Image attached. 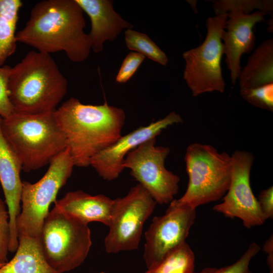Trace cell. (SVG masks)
I'll return each instance as SVG.
<instances>
[{
  "mask_svg": "<svg viewBox=\"0 0 273 273\" xmlns=\"http://www.w3.org/2000/svg\"><path fill=\"white\" fill-rule=\"evenodd\" d=\"M37 182L22 181L21 211L16 219L17 237L39 239L49 207L70 177L74 164L68 149L56 156Z\"/></svg>",
  "mask_w": 273,
  "mask_h": 273,
  "instance_id": "7",
  "label": "cell"
},
{
  "mask_svg": "<svg viewBox=\"0 0 273 273\" xmlns=\"http://www.w3.org/2000/svg\"><path fill=\"white\" fill-rule=\"evenodd\" d=\"M260 250V247L253 242L241 257L233 264L219 268L207 267L194 273H252L249 269L250 263Z\"/></svg>",
  "mask_w": 273,
  "mask_h": 273,
  "instance_id": "25",
  "label": "cell"
},
{
  "mask_svg": "<svg viewBox=\"0 0 273 273\" xmlns=\"http://www.w3.org/2000/svg\"><path fill=\"white\" fill-rule=\"evenodd\" d=\"M185 162L189 177L187 190L169 204L196 209L224 196L231 180V155L219 153L210 145L193 143L186 149Z\"/></svg>",
  "mask_w": 273,
  "mask_h": 273,
  "instance_id": "5",
  "label": "cell"
},
{
  "mask_svg": "<svg viewBox=\"0 0 273 273\" xmlns=\"http://www.w3.org/2000/svg\"><path fill=\"white\" fill-rule=\"evenodd\" d=\"M124 36L125 44L129 50L163 66L167 65L168 59L166 55L147 34L129 29L125 31Z\"/></svg>",
  "mask_w": 273,
  "mask_h": 273,
  "instance_id": "22",
  "label": "cell"
},
{
  "mask_svg": "<svg viewBox=\"0 0 273 273\" xmlns=\"http://www.w3.org/2000/svg\"><path fill=\"white\" fill-rule=\"evenodd\" d=\"M259 207L266 219L273 217V187L262 190L257 198Z\"/></svg>",
  "mask_w": 273,
  "mask_h": 273,
  "instance_id": "29",
  "label": "cell"
},
{
  "mask_svg": "<svg viewBox=\"0 0 273 273\" xmlns=\"http://www.w3.org/2000/svg\"><path fill=\"white\" fill-rule=\"evenodd\" d=\"M157 203L140 184L131 188L123 197L115 199V205L104 240L108 253L138 249L146 221Z\"/></svg>",
  "mask_w": 273,
  "mask_h": 273,
  "instance_id": "9",
  "label": "cell"
},
{
  "mask_svg": "<svg viewBox=\"0 0 273 273\" xmlns=\"http://www.w3.org/2000/svg\"><path fill=\"white\" fill-rule=\"evenodd\" d=\"M241 97L256 107L273 111V83L252 88L240 89Z\"/></svg>",
  "mask_w": 273,
  "mask_h": 273,
  "instance_id": "24",
  "label": "cell"
},
{
  "mask_svg": "<svg viewBox=\"0 0 273 273\" xmlns=\"http://www.w3.org/2000/svg\"><path fill=\"white\" fill-rule=\"evenodd\" d=\"M12 67L5 65L0 67V116L8 117L14 109L9 95V80Z\"/></svg>",
  "mask_w": 273,
  "mask_h": 273,
  "instance_id": "26",
  "label": "cell"
},
{
  "mask_svg": "<svg viewBox=\"0 0 273 273\" xmlns=\"http://www.w3.org/2000/svg\"><path fill=\"white\" fill-rule=\"evenodd\" d=\"M0 116V183L8 207L10 223L9 251L14 252L18 246L16 219L21 211L22 181V164L18 155L5 137Z\"/></svg>",
  "mask_w": 273,
  "mask_h": 273,
  "instance_id": "15",
  "label": "cell"
},
{
  "mask_svg": "<svg viewBox=\"0 0 273 273\" xmlns=\"http://www.w3.org/2000/svg\"><path fill=\"white\" fill-rule=\"evenodd\" d=\"M8 88L15 111L36 114L57 109L68 82L50 54L32 51L12 67Z\"/></svg>",
  "mask_w": 273,
  "mask_h": 273,
  "instance_id": "3",
  "label": "cell"
},
{
  "mask_svg": "<svg viewBox=\"0 0 273 273\" xmlns=\"http://www.w3.org/2000/svg\"><path fill=\"white\" fill-rule=\"evenodd\" d=\"M195 256L185 242L145 273H194Z\"/></svg>",
  "mask_w": 273,
  "mask_h": 273,
  "instance_id": "21",
  "label": "cell"
},
{
  "mask_svg": "<svg viewBox=\"0 0 273 273\" xmlns=\"http://www.w3.org/2000/svg\"><path fill=\"white\" fill-rule=\"evenodd\" d=\"M5 263H3L0 261V267L2 266Z\"/></svg>",
  "mask_w": 273,
  "mask_h": 273,
  "instance_id": "31",
  "label": "cell"
},
{
  "mask_svg": "<svg viewBox=\"0 0 273 273\" xmlns=\"http://www.w3.org/2000/svg\"><path fill=\"white\" fill-rule=\"evenodd\" d=\"M263 251L267 254V264L269 273H273V238L271 235L264 243Z\"/></svg>",
  "mask_w": 273,
  "mask_h": 273,
  "instance_id": "30",
  "label": "cell"
},
{
  "mask_svg": "<svg viewBox=\"0 0 273 273\" xmlns=\"http://www.w3.org/2000/svg\"><path fill=\"white\" fill-rule=\"evenodd\" d=\"M18 240L15 255L0 267V273H59L44 259L38 239L22 236Z\"/></svg>",
  "mask_w": 273,
  "mask_h": 273,
  "instance_id": "19",
  "label": "cell"
},
{
  "mask_svg": "<svg viewBox=\"0 0 273 273\" xmlns=\"http://www.w3.org/2000/svg\"><path fill=\"white\" fill-rule=\"evenodd\" d=\"M74 166L90 165L91 159L122 136L124 111L108 105L84 104L74 97L54 111Z\"/></svg>",
  "mask_w": 273,
  "mask_h": 273,
  "instance_id": "2",
  "label": "cell"
},
{
  "mask_svg": "<svg viewBox=\"0 0 273 273\" xmlns=\"http://www.w3.org/2000/svg\"><path fill=\"white\" fill-rule=\"evenodd\" d=\"M240 89L273 83V38L263 41L249 57L238 78Z\"/></svg>",
  "mask_w": 273,
  "mask_h": 273,
  "instance_id": "18",
  "label": "cell"
},
{
  "mask_svg": "<svg viewBox=\"0 0 273 273\" xmlns=\"http://www.w3.org/2000/svg\"><path fill=\"white\" fill-rule=\"evenodd\" d=\"M22 6L20 0H0V67L16 51V29Z\"/></svg>",
  "mask_w": 273,
  "mask_h": 273,
  "instance_id": "20",
  "label": "cell"
},
{
  "mask_svg": "<svg viewBox=\"0 0 273 273\" xmlns=\"http://www.w3.org/2000/svg\"><path fill=\"white\" fill-rule=\"evenodd\" d=\"M83 10L75 0H44L35 5L24 27L16 34L17 42L50 54L64 52L75 63L85 61L91 51L84 29Z\"/></svg>",
  "mask_w": 273,
  "mask_h": 273,
  "instance_id": "1",
  "label": "cell"
},
{
  "mask_svg": "<svg viewBox=\"0 0 273 273\" xmlns=\"http://www.w3.org/2000/svg\"><path fill=\"white\" fill-rule=\"evenodd\" d=\"M232 171L230 185L222 202L213 210L225 217L240 219L250 229L266 221L250 185V173L254 156L250 152L237 150L231 155Z\"/></svg>",
  "mask_w": 273,
  "mask_h": 273,
  "instance_id": "11",
  "label": "cell"
},
{
  "mask_svg": "<svg viewBox=\"0 0 273 273\" xmlns=\"http://www.w3.org/2000/svg\"><path fill=\"white\" fill-rule=\"evenodd\" d=\"M10 241V223L8 210L0 198V261L8 262Z\"/></svg>",
  "mask_w": 273,
  "mask_h": 273,
  "instance_id": "27",
  "label": "cell"
},
{
  "mask_svg": "<svg viewBox=\"0 0 273 273\" xmlns=\"http://www.w3.org/2000/svg\"><path fill=\"white\" fill-rule=\"evenodd\" d=\"M228 15L221 39L231 82L235 84L242 69V55L252 52L255 46L253 27L256 23L265 20L266 14L256 11L247 15L240 11L233 10L228 12Z\"/></svg>",
  "mask_w": 273,
  "mask_h": 273,
  "instance_id": "14",
  "label": "cell"
},
{
  "mask_svg": "<svg viewBox=\"0 0 273 273\" xmlns=\"http://www.w3.org/2000/svg\"><path fill=\"white\" fill-rule=\"evenodd\" d=\"M145 57L136 52H130L124 59L116 77V81L119 83L127 82L144 60Z\"/></svg>",
  "mask_w": 273,
  "mask_h": 273,
  "instance_id": "28",
  "label": "cell"
},
{
  "mask_svg": "<svg viewBox=\"0 0 273 273\" xmlns=\"http://www.w3.org/2000/svg\"><path fill=\"white\" fill-rule=\"evenodd\" d=\"M98 273H108V272H104V271H101V272H99Z\"/></svg>",
  "mask_w": 273,
  "mask_h": 273,
  "instance_id": "32",
  "label": "cell"
},
{
  "mask_svg": "<svg viewBox=\"0 0 273 273\" xmlns=\"http://www.w3.org/2000/svg\"><path fill=\"white\" fill-rule=\"evenodd\" d=\"M181 122L183 119L180 115L172 111L162 119L152 122L147 126H140L121 136L113 144L97 154L91 159L90 165L104 179L113 180L123 170L122 165L129 152L142 143L156 138L168 126Z\"/></svg>",
  "mask_w": 273,
  "mask_h": 273,
  "instance_id": "13",
  "label": "cell"
},
{
  "mask_svg": "<svg viewBox=\"0 0 273 273\" xmlns=\"http://www.w3.org/2000/svg\"><path fill=\"white\" fill-rule=\"evenodd\" d=\"M1 129L25 172L50 164L67 148L65 138L54 112L28 114L14 111L2 119Z\"/></svg>",
  "mask_w": 273,
  "mask_h": 273,
  "instance_id": "4",
  "label": "cell"
},
{
  "mask_svg": "<svg viewBox=\"0 0 273 273\" xmlns=\"http://www.w3.org/2000/svg\"><path fill=\"white\" fill-rule=\"evenodd\" d=\"M59 211L83 224L97 221L108 226L115 205V199L103 195H91L81 190L69 192L56 200Z\"/></svg>",
  "mask_w": 273,
  "mask_h": 273,
  "instance_id": "17",
  "label": "cell"
},
{
  "mask_svg": "<svg viewBox=\"0 0 273 273\" xmlns=\"http://www.w3.org/2000/svg\"><path fill=\"white\" fill-rule=\"evenodd\" d=\"M212 8L215 15L237 10L248 15L254 10H257L266 15L272 16V0H219L212 1Z\"/></svg>",
  "mask_w": 273,
  "mask_h": 273,
  "instance_id": "23",
  "label": "cell"
},
{
  "mask_svg": "<svg viewBox=\"0 0 273 273\" xmlns=\"http://www.w3.org/2000/svg\"><path fill=\"white\" fill-rule=\"evenodd\" d=\"M196 215V209L169 204L164 215L154 217L145 235L143 258L147 269L186 242Z\"/></svg>",
  "mask_w": 273,
  "mask_h": 273,
  "instance_id": "12",
  "label": "cell"
},
{
  "mask_svg": "<svg viewBox=\"0 0 273 273\" xmlns=\"http://www.w3.org/2000/svg\"><path fill=\"white\" fill-rule=\"evenodd\" d=\"M156 138L142 143L129 152L122 166L130 170V175L157 203L168 204L178 192L180 178L165 167L170 149L156 146Z\"/></svg>",
  "mask_w": 273,
  "mask_h": 273,
  "instance_id": "10",
  "label": "cell"
},
{
  "mask_svg": "<svg viewBox=\"0 0 273 273\" xmlns=\"http://www.w3.org/2000/svg\"><path fill=\"white\" fill-rule=\"evenodd\" d=\"M39 241L44 259L59 273L71 271L81 265L92 244L87 224L55 207L46 217Z\"/></svg>",
  "mask_w": 273,
  "mask_h": 273,
  "instance_id": "6",
  "label": "cell"
},
{
  "mask_svg": "<svg viewBox=\"0 0 273 273\" xmlns=\"http://www.w3.org/2000/svg\"><path fill=\"white\" fill-rule=\"evenodd\" d=\"M228 17L227 13L208 18L205 22L207 34L203 42L183 54L185 61L184 79L194 97L224 91L225 82L220 65L223 55L221 35Z\"/></svg>",
  "mask_w": 273,
  "mask_h": 273,
  "instance_id": "8",
  "label": "cell"
},
{
  "mask_svg": "<svg viewBox=\"0 0 273 273\" xmlns=\"http://www.w3.org/2000/svg\"><path fill=\"white\" fill-rule=\"evenodd\" d=\"M75 1L89 17L91 30L88 35L91 49L96 53L103 51L105 41H113L123 29L133 28L115 12L112 1Z\"/></svg>",
  "mask_w": 273,
  "mask_h": 273,
  "instance_id": "16",
  "label": "cell"
}]
</instances>
